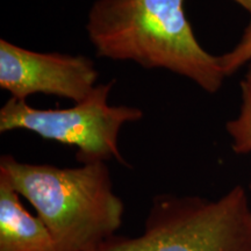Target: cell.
Returning a JSON list of instances; mask_svg holds the SVG:
<instances>
[{
  "label": "cell",
  "instance_id": "obj_8",
  "mask_svg": "<svg viewBox=\"0 0 251 251\" xmlns=\"http://www.w3.org/2000/svg\"><path fill=\"white\" fill-rule=\"evenodd\" d=\"M226 76H230L251 62V18L242 37L230 51L219 56Z\"/></svg>",
  "mask_w": 251,
  "mask_h": 251
},
{
  "label": "cell",
  "instance_id": "obj_7",
  "mask_svg": "<svg viewBox=\"0 0 251 251\" xmlns=\"http://www.w3.org/2000/svg\"><path fill=\"white\" fill-rule=\"evenodd\" d=\"M242 105L238 115L228 121L226 129L233 140V150L238 155L251 152V83L241 81Z\"/></svg>",
  "mask_w": 251,
  "mask_h": 251
},
{
  "label": "cell",
  "instance_id": "obj_9",
  "mask_svg": "<svg viewBox=\"0 0 251 251\" xmlns=\"http://www.w3.org/2000/svg\"><path fill=\"white\" fill-rule=\"evenodd\" d=\"M234 1H236L240 6H242L248 13L250 14V18H251V0H234Z\"/></svg>",
  "mask_w": 251,
  "mask_h": 251
},
{
  "label": "cell",
  "instance_id": "obj_4",
  "mask_svg": "<svg viewBox=\"0 0 251 251\" xmlns=\"http://www.w3.org/2000/svg\"><path fill=\"white\" fill-rule=\"evenodd\" d=\"M114 80L98 84L85 99L61 109H39L26 100L8 99L0 109V133L28 130L45 140L77 149L80 164L118 159L127 163L119 149V135L126 124L143 118L133 106L108 102Z\"/></svg>",
  "mask_w": 251,
  "mask_h": 251
},
{
  "label": "cell",
  "instance_id": "obj_1",
  "mask_svg": "<svg viewBox=\"0 0 251 251\" xmlns=\"http://www.w3.org/2000/svg\"><path fill=\"white\" fill-rule=\"evenodd\" d=\"M86 31L100 57L163 69L208 93L227 77L218 56L197 40L184 0H96Z\"/></svg>",
  "mask_w": 251,
  "mask_h": 251
},
{
  "label": "cell",
  "instance_id": "obj_3",
  "mask_svg": "<svg viewBox=\"0 0 251 251\" xmlns=\"http://www.w3.org/2000/svg\"><path fill=\"white\" fill-rule=\"evenodd\" d=\"M93 251H251V209L236 185L216 200L158 194L143 233L113 236Z\"/></svg>",
  "mask_w": 251,
  "mask_h": 251
},
{
  "label": "cell",
  "instance_id": "obj_2",
  "mask_svg": "<svg viewBox=\"0 0 251 251\" xmlns=\"http://www.w3.org/2000/svg\"><path fill=\"white\" fill-rule=\"evenodd\" d=\"M0 176L35 208L58 251H93L121 227L125 205L106 162L58 168L4 155Z\"/></svg>",
  "mask_w": 251,
  "mask_h": 251
},
{
  "label": "cell",
  "instance_id": "obj_10",
  "mask_svg": "<svg viewBox=\"0 0 251 251\" xmlns=\"http://www.w3.org/2000/svg\"><path fill=\"white\" fill-rule=\"evenodd\" d=\"M244 79L249 81V83H251V62L248 64V72H247L246 78H244Z\"/></svg>",
  "mask_w": 251,
  "mask_h": 251
},
{
  "label": "cell",
  "instance_id": "obj_11",
  "mask_svg": "<svg viewBox=\"0 0 251 251\" xmlns=\"http://www.w3.org/2000/svg\"><path fill=\"white\" fill-rule=\"evenodd\" d=\"M250 188H251V183H250Z\"/></svg>",
  "mask_w": 251,
  "mask_h": 251
},
{
  "label": "cell",
  "instance_id": "obj_6",
  "mask_svg": "<svg viewBox=\"0 0 251 251\" xmlns=\"http://www.w3.org/2000/svg\"><path fill=\"white\" fill-rule=\"evenodd\" d=\"M0 251H58L45 222L25 208L20 194L1 176Z\"/></svg>",
  "mask_w": 251,
  "mask_h": 251
},
{
  "label": "cell",
  "instance_id": "obj_5",
  "mask_svg": "<svg viewBox=\"0 0 251 251\" xmlns=\"http://www.w3.org/2000/svg\"><path fill=\"white\" fill-rule=\"evenodd\" d=\"M99 72L81 55L39 52L0 40V87L11 98L42 93L79 102L92 92Z\"/></svg>",
  "mask_w": 251,
  "mask_h": 251
}]
</instances>
